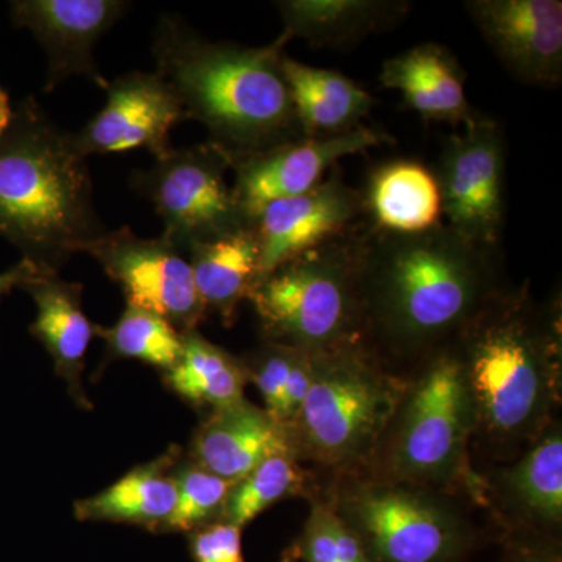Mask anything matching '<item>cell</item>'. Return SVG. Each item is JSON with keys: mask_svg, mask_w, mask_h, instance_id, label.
<instances>
[{"mask_svg": "<svg viewBox=\"0 0 562 562\" xmlns=\"http://www.w3.org/2000/svg\"><path fill=\"white\" fill-rule=\"evenodd\" d=\"M177 501L171 517L166 520L162 532H190L221 520L225 498L232 482L214 475L194 461L188 462L173 473Z\"/></svg>", "mask_w": 562, "mask_h": 562, "instance_id": "29", "label": "cell"}, {"mask_svg": "<svg viewBox=\"0 0 562 562\" xmlns=\"http://www.w3.org/2000/svg\"><path fill=\"white\" fill-rule=\"evenodd\" d=\"M187 255L206 312L220 314L225 325H232L239 303L249 299L261 276L260 243L254 225L249 222L194 244Z\"/></svg>", "mask_w": 562, "mask_h": 562, "instance_id": "21", "label": "cell"}, {"mask_svg": "<svg viewBox=\"0 0 562 562\" xmlns=\"http://www.w3.org/2000/svg\"><path fill=\"white\" fill-rule=\"evenodd\" d=\"M228 169L231 155L209 140L172 149L133 184L161 217V238L187 255L194 244L249 224L225 180Z\"/></svg>", "mask_w": 562, "mask_h": 562, "instance_id": "9", "label": "cell"}, {"mask_svg": "<svg viewBox=\"0 0 562 562\" xmlns=\"http://www.w3.org/2000/svg\"><path fill=\"white\" fill-rule=\"evenodd\" d=\"M316 479L291 453L266 458L254 471L233 483L222 508L221 520L243 528L286 498H312Z\"/></svg>", "mask_w": 562, "mask_h": 562, "instance_id": "27", "label": "cell"}, {"mask_svg": "<svg viewBox=\"0 0 562 562\" xmlns=\"http://www.w3.org/2000/svg\"><path fill=\"white\" fill-rule=\"evenodd\" d=\"M361 194L366 220L375 231L413 235L442 222L438 180L420 162L397 160L379 166Z\"/></svg>", "mask_w": 562, "mask_h": 562, "instance_id": "22", "label": "cell"}, {"mask_svg": "<svg viewBox=\"0 0 562 562\" xmlns=\"http://www.w3.org/2000/svg\"><path fill=\"white\" fill-rule=\"evenodd\" d=\"M380 83L402 92L406 105L424 120L462 127L475 120L465 98L464 72L439 44H419L384 61Z\"/></svg>", "mask_w": 562, "mask_h": 562, "instance_id": "20", "label": "cell"}, {"mask_svg": "<svg viewBox=\"0 0 562 562\" xmlns=\"http://www.w3.org/2000/svg\"><path fill=\"white\" fill-rule=\"evenodd\" d=\"M284 33L268 46L213 43L179 18L165 16L154 57L179 94L184 117L205 125L210 143L232 160L303 138L284 80Z\"/></svg>", "mask_w": 562, "mask_h": 562, "instance_id": "3", "label": "cell"}, {"mask_svg": "<svg viewBox=\"0 0 562 562\" xmlns=\"http://www.w3.org/2000/svg\"><path fill=\"white\" fill-rule=\"evenodd\" d=\"M87 157L33 98L0 135V236L24 258L57 272L105 233Z\"/></svg>", "mask_w": 562, "mask_h": 562, "instance_id": "4", "label": "cell"}, {"mask_svg": "<svg viewBox=\"0 0 562 562\" xmlns=\"http://www.w3.org/2000/svg\"><path fill=\"white\" fill-rule=\"evenodd\" d=\"M361 220L362 194L339 172L305 194L269 203L250 221L260 243V280L283 262L353 232Z\"/></svg>", "mask_w": 562, "mask_h": 562, "instance_id": "15", "label": "cell"}, {"mask_svg": "<svg viewBox=\"0 0 562 562\" xmlns=\"http://www.w3.org/2000/svg\"><path fill=\"white\" fill-rule=\"evenodd\" d=\"M312 384V353L297 350L288 379L286 394H284L283 425L290 427L295 416L301 412L303 401L308 394Z\"/></svg>", "mask_w": 562, "mask_h": 562, "instance_id": "34", "label": "cell"}, {"mask_svg": "<svg viewBox=\"0 0 562 562\" xmlns=\"http://www.w3.org/2000/svg\"><path fill=\"white\" fill-rule=\"evenodd\" d=\"M308 519L301 538L303 562H371L357 532L344 522L322 492L310 498Z\"/></svg>", "mask_w": 562, "mask_h": 562, "instance_id": "30", "label": "cell"}, {"mask_svg": "<svg viewBox=\"0 0 562 562\" xmlns=\"http://www.w3.org/2000/svg\"><path fill=\"white\" fill-rule=\"evenodd\" d=\"M501 562H508V561H506L505 558L502 557Z\"/></svg>", "mask_w": 562, "mask_h": 562, "instance_id": "38", "label": "cell"}, {"mask_svg": "<svg viewBox=\"0 0 562 562\" xmlns=\"http://www.w3.org/2000/svg\"><path fill=\"white\" fill-rule=\"evenodd\" d=\"M281 69L303 138H327L353 131L375 103L360 85L335 70L303 65L286 55Z\"/></svg>", "mask_w": 562, "mask_h": 562, "instance_id": "23", "label": "cell"}, {"mask_svg": "<svg viewBox=\"0 0 562 562\" xmlns=\"http://www.w3.org/2000/svg\"><path fill=\"white\" fill-rule=\"evenodd\" d=\"M366 225L262 277L249 299L266 342L321 353L362 342Z\"/></svg>", "mask_w": 562, "mask_h": 562, "instance_id": "7", "label": "cell"}, {"mask_svg": "<svg viewBox=\"0 0 562 562\" xmlns=\"http://www.w3.org/2000/svg\"><path fill=\"white\" fill-rule=\"evenodd\" d=\"M502 536L503 558L508 562H562L558 536L513 531Z\"/></svg>", "mask_w": 562, "mask_h": 562, "instance_id": "33", "label": "cell"}, {"mask_svg": "<svg viewBox=\"0 0 562 562\" xmlns=\"http://www.w3.org/2000/svg\"><path fill=\"white\" fill-rule=\"evenodd\" d=\"M465 10L514 79L541 88L561 83L560 0H471Z\"/></svg>", "mask_w": 562, "mask_h": 562, "instance_id": "16", "label": "cell"}, {"mask_svg": "<svg viewBox=\"0 0 562 562\" xmlns=\"http://www.w3.org/2000/svg\"><path fill=\"white\" fill-rule=\"evenodd\" d=\"M177 454L138 465L99 494L76 502L74 513L81 522L136 525L161 532L177 501L176 479L169 469Z\"/></svg>", "mask_w": 562, "mask_h": 562, "instance_id": "24", "label": "cell"}, {"mask_svg": "<svg viewBox=\"0 0 562 562\" xmlns=\"http://www.w3.org/2000/svg\"><path fill=\"white\" fill-rule=\"evenodd\" d=\"M22 290L32 295L36 306L32 335L50 355L55 372L68 383L72 397L79 405L90 408L81 390V373L88 347L95 336V325L88 319L81 305L83 288L80 283L58 279L57 272H49L32 280Z\"/></svg>", "mask_w": 562, "mask_h": 562, "instance_id": "19", "label": "cell"}, {"mask_svg": "<svg viewBox=\"0 0 562 562\" xmlns=\"http://www.w3.org/2000/svg\"><path fill=\"white\" fill-rule=\"evenodd\" d=\"M295 355L297 349L265 341L260 350L243 360L247 382L257 386L265 402L262 409L280 425H283L284 394Z\"/></svg>", "mask_w": 562, "mask_h": 562, "instance_id": "31", "label": "cell"}, {"mask_svg": "<svg viewBox=\"0 0 562 562\" xmlns=\"http://www.w3.org/2000/svg\"><path fill=\"white\" fill-rule=\"evenodd\" d=\"M277 453H291L286 428L246 398L211 412L191 443L195 464L232 483Z\"/></svg>", "mask_w": 562, "mask_h": 562, "instance_id": "18", "label": "cell"}, {"mask_svg": "<svg viewBox=\"0 0 562 562\" xmlns=\"http://www.w3.org/2000/svg\"><path fill=\"white\" fill-rule=\"evenodd\" d=\"M127 2L120 0H18L11 20L29 29L49 57L44 92L83 76L105 90L109 80L94 61V46L121 20Z\"/></svg>", "mask_w": 562, "mask_h": 562, "instance_id": "17", "label": "cell"}, {"mask_svg": "<svg viewBox=\"0 0 562 562\" xmlns=\"http://www.w3.org/2000/svg\"><path fill=\"white\" fill-rule=\"evenodd\" d=\"M382 438L364 472L371 479L461 495L473 503L475 419L452 344L408 372Z\"/></svg>", "mask_w": 562, "mask_h": 562, "instance_id": "5", "label": "cell"}, {"mask_svg": "<svg viewBox=\"0 0 562 562\" xmlns=\"http://www.w3.org/2000/svg\"><path fill=\"white\" fill-rule=\"evenodd\" d=\"M279 562H301V547L297 541L292 542L283 550Z\"/></svg>", "mask_w": 562, "mask_h": 562, "instance_id": "37", "label": "cell"}, {"mask_svg": "<svg viewBox=\"0 0 562 562\" xmlns=\"http://www.w3.org/2000/svg\"><path fill=\"white\" fill-rule=\"evenodd\" d=\"M165 383L191 405L216 412L243 402L249 382L243 360L191 330L183 333L180 360L165 372Z\"/></svg>", "mask_w": 562, "mask_h": 562, "instance_id": "26", "label": "cell"}, {"mask_svg": "<svg viewBox=\"0 0 562 562\" xmlns=\"http://www.w3.org/2000/svg\"><path fill=\"white\" fill-rule=\"evenodd\" d=\"M54 272L50 269L41 268L40 265L22 258L16 266L10 268L9 271L0 273V301L9 295L14 288H24L32 280L38 279L44 273Z\"/></svg>", "mask_w": 562, "mask_h": 562, "instance_id": "35", "label": "cell"}, {"mask_svg": "<svg viewBox=\"0 0 562 562\" xmlns=\"http://www.w3.org/2000/svg\"><path fill=\"white\" fill-rule=\"evenodd\" d=\"M190 554L194 562H246L243 528L217 520L190 532Z\"/></svg>", "mask_w": 562, "mask_h": 562, "instance_id": "32", "label": "cell"}, {"mask_svg": "<svg viewBox=\"0 0 562 562\" xmlns=\"http://www.w3.org/2000/svg\"><path fill=\"white\" fill-rule=\"evenodd\" d=\"M505 135L494 120L475 117L450 136L438 180L446 224L469 241L497 249L503 232Z\"/></svg>", "mask_w": 562, "mask_h": 562, "instance_id": "11", "label": "cell"}, {"mask_svg": "<svg viewBox=\"0 0 562 562\" xmlns=\"http://www.w3.org/2000/svg\"><path fill=\"white\" fill-rule=\"evenodd\" d=\"M471 397L472 447L492 464L519 457L554 420L562 398L560 299L506 288L452 342Z\"/></svg>", "mask_w": 562, "mask_h": 562, "instance_id": "2", "label": "cell"}, {"mask_svg": "<svg viewBox=\"0 0 562 562\" xmlns=\"http://www.w3.org/2000/svg\"><path fill=\"white\" fill-rule=\"evenodd\" d=\"M106 102L74 133L85 157L147 149L161 160L173 149L169 133L184 117L183 103L158 72H131L109 81Z\"/></svg>", "mask_w": 562, "mask_h": 562, "instance_id": "14", "label": "cell"}, {"mask_svg": "<svg viewBox=\"0 0 562 562\" xmlns=\"http://www.w3.org/2000/svg\"><path fill=\"white\" fill-rule=\"evenodd\" d=\"M13 106L10 103L9 92L0 87V135L9 127L11 117H13Z\"/></svg>", "mask_w": 562, "mask_h": 562, "instance_id": "36", "label": "cell"}, {"mask_svg": "<svg viewBox=\"0 0 562 562\" xmlns=\"http://www.w3.org/2000/svg\"><path fill=\"white\" fill-rule=\"evenodd\" d=\"M383 133L358 125L327 138H302L233 161L236 205L247 221L269 203L305 194L324 180L341 158L390 143Z\"/></svg>", "mask_w": 562, "mask_h": 562, "instance_id": "13", "label": "cell"}, {"mask_svg": "<svg viewBox=\"0 0 562 562\" xmlns=\"http://www.w3.org/2000/svg\"><path fill=\"white\" fill-rule=\"evenodd\" d=\"M405 376L364 344L312 353V384L286 428L292 457L333 480L358 475L375 452Z\"/></svg>", "mask_w": 562, "mask_h": 562, "instance_id": "6", "label": "cell"}, {"mask_svg": "<svg viewBox=\"0 0 562 562\" xmlns=\"http://www.w3.org/2000/svg\"><path fill=\"white\" fill-rule=\"evenodd\" d=\"M111 358L136 360L168 372L179 362L183 333L157 314L127 306L113 327L95 325Z\"/></svg>", "mask_w": 562, "mask_h": 562, "instance_id": "28", "label": "cell"}, {"mask_svg": "<svg viewBox=\"0 0 562 562\" xmlns=\"http://www.w3.org/2000/svg\"><path fill=\"white\" fill-rule=\"evenodd\" d=\"M506 288L497 249L462 238L446 222L413 235L366 225L362 344L391 371L408 372L454 342Z\"/></svg>", "mask_w": 562, "mask_h": 562, "instance_id": "1", "label": "cell"}, {"mask_svg": "<svg viewBox=\"0 0 562 562\" xmlns=\"http://www.w3.org/2000/svg\"><path fill=\"white\" fill-rule=\"evenodd\" d=\"M124 292L127 306L157 314L180 333L198 330L206 308L190 260L166 239L139 238L131 227L105 232L83 246Z\"/></svg>", "mask_w": 562, "mask_h": 562, "instance_id": "10", "label": "cell"}, {"mask_svg": "<svg viewBox=\"0 0 562 562\" xmlns=\"http://www.w3.org/2000/svg\"><path fill=\"white\" fill-rule=\"evenodd\" d=\"M322 494L371 562H464L480 542L461 495L368 475L333 480Z\"/></svg>", "mask_w": 562, "mask_h": 562, "instance_id": "8", "label": "cell"}, {"mask_svg": "<svg viewBox=\"0 0 562 562\" xmlns=\"http://www.w3.org/2000/svg\"><path fill=\"white\" fill-rule=\"evenodd\" d=\"M277 5L288 38L319 47L358 43L391 27L409 9L397 0H284Z\"/></svg>", "mask_w": 562, "mask_h": 562, "instance_id": "25", "label": "cell"}, {"mask_svg": "<svg viewBox=\"0 0 562 562\" xmlns=\"http://www.w3.org/2000/svg\"><path fill=\"white\" fill-rule=\"evenodd\" d=\"M479 472L475 505L490 512L501 535L562 531V425L554 420L519 457Z\"/></svg>", "mask_w": 562, "mask_h": 562, "instance_id": "12", "label": "cell"}]
</instances>
